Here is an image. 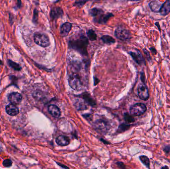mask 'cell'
Segmentation results:
<instances>
[{
    "label": "cell",
    "instance_id": "1",
    "mask_svg": "<svg viewBox=\"0 0 170 169\" xmlns=\"http://www.w3.org/2000/svg\"><path fill=\"white\" fill-rule=\"evenodd\" d=\"M88 44L86 37L82 36L76 39H73L70 42V45L72 48L82 53L86 52V48Z\"/></svg>",
    "mask_w": 170,
    "mask_h": 169
},
{
    "label": "cell",
    "instance_id": "2",
    "mask_svg": "<svg viewBox=\"0 0 170 169\" xmlns=\"http://www.w3.org/2000/svg\"><path fill=\"white\" fill-rule=\"evenodd\" d=\"M35 43L41 47H47L50 45L48 36L43 33H36L34 36Z\"/></svg>",
    "mask_w": 170,
    "mask_h": 169
},
{
    "label": "cell",
    "instance_id": "3",
    "mask_svg": "<svg viewBox=\"0 0 170 169\" xmlns=\"http://www.w3.org/2000/svg\"><path fill=\"white\" fill-rule=\"evenodd\" d=\"M147 110L146 105L142 103H137L131 107L130 112L132 115L140 116Z\"/></svg>",
    "mask_w": 170,
    "mask_h": 169
},
{
    "label": "cell",
    "instance_id": "4",
    "mask_svg": "<svg viewBox=\"0 0 170 169\" xmlns=\"http://www.w3.org/2000/svg\"><path fill=\"white\" fill-rule=\"evenodd\" d=\"M69 84L74 90L79 91L83 88V82L77 75H72L69 78Z\"/></svg>",
    "mask_w": 170,
    "mask_h": 169
},
{
    "label": "cell",
    "instance_id": "5",
    "mask_svg": "<svg viewBox=\"0 0 170 169\" xmlns=\"http://www.w3.org/2000/svg\"><path fill=\"white\" fill-rule=\"evenodd\" d=\"M114 34L118 39L124 41L129 40L131 38V34L130 31L123 28H118L115 30Z\"/></svg>",
    "mask_w": 170,
    "mask_h": 169
},
{
    "label": "cell",
    "instance_id": "6",
    "mask_svg": "<svg viewBox=\"0 0 170 169\" xmlns=\"http://www.w3.org/2000/svg\"><path fill=\"white\" fill-rule=\"evenodd\" d=\"M138 95L139 98L143 100L146 101L149 97V91L145 84H140L138 87Z\"/></svg>",
    "mask_w": 170,
    "mask_h": 169
},
{
    "label": "cell",
    "instance_id": "7",
    "mask_svg": "<svg viewBox=\"0 0 170 169\" xmlns=\"http://www.w3.org/2000/svg\"><path fill=\"white\" fill-rule=\"evenodd\" d=\"M8 98L11 104L16 105L19 104L22 101L23 98L20 93L14 92L10 94L8 96Z\"/></svg>",
    "mask_w": 170,
    "mask_h": 169
},
{
    "label": "cell",
    "instance_id": "8",
    "mask_svg": "<svg viewBox=\"0 0 170 169\" xmlns=\"http://www.w3.org/2000/svg\"><path fill=\"white\" fill-rule=\"evenodd\" d=\"M94 127L98 131L105 132L109 129V125L104 120H98L94 123Z\"/></svg>",
    "mask_w": 170,
    "mask_h": 169
},
{
    "label": "cell",
    "instance_id": "9",
    "mask_svg": "<svg viewBox=\"0 0 170 169\" xmlns=\"http://www.w3.org/2000/svg\"><path fill=\"white\" fill-rule=\"evenodd\" d=\"M130 54L134 61L137 62L138 64L141 65L145 63L144 58L139 51L136 50V51L131 52H130Z\"/></svg>",
    "mask_w": 170,
    "mask_h": 169
},
{
    "label": "cell",
    "instance_id": "10",
    "mask_svg": "<svg viewBox=\"0 0 170 169\" xmlns=\"http://www.w3.org/2000/svg\"><path fill=\"white\" fill-rule=\"evenodd\" d=\"M6 111L9 115L14 116L19 114V109L16 105L10 104L8 105L6 107Z\"/></svg>",
    "mask_w": 170,
    "mask_h": 169
},
{
    "label": "cell",
    "instance_id": "11",
    "mask_svg": "<svg viewBox=\"0 0 170 169\" xmlns=\"http://www.w3.org/2000/svg\"><path fill=\"white\" fill-rule=\"evenodd\" d=\"M71 28L72 24L71 23L66 22L63 24L60 28V34L61 36H67L71 30Z\"/></svg>",
    "mask_w": 170,
    "mask_h": 169
},
{
    "label": "cell",
    "instance_id": "12",
    "mask_svg": "<svg viewBox=\"0 0 170 169\" xmlns=\"http://www.w3.org/2000/svg\"><path fill=\"white\" fill-rule=\"evenodd\" d=\"M48 110L49 113L55 118H58L61 115V111L59 108L55 105H49Z\"/></svg>",
    "mask_w": 170,
    "mask_h": 169
},
{
    "label": "cell",
    "instance_id": "13",
    "mask_svg": "<svg viewBox=\"0 0 170 169\" xmlns=\"http://www.w3.org/2000/svg\"><path fill=\"white\" fill-rule=\"evenodd\" d=\"M163 4V2L159 1H153L149 3V7L153 12H159Z\"/></svg>",
    "mask_w": 170,
    "mask_h": 169
},
{
    "label": "cell",
    "instance_id": "14",
    "mask_svg": "<svg viewBox=\"0 0 170 169\" xmlns=\"http://www.w3.org/2000/svg\"><path fill=\"white\" fill-rule=\"evenodd\" d=\"M56 142L58 145H60L61 147H65L69 144L70 140L67 137L60 136L57 137L56 139Z\"/></svg>",
    "mask_w": 170,
    "mask_h": 169
},
{
    "label": "cell",
    "instance_id": "15",
    "mask_svg": "<svg viewBox=\"0 0 170 169\" xmlns=\"http://www.w3.org/2000/svg\"><path fill=\"white\" fill-rule=\"evenodd\" d=\"M170 12V1H167L164 2L159 12L161 15L165 16Z\"/></svg>",
    "mask_w": 170,
    "mask_h": 169
},
{
    "label": "cell",
    "instance_id": "16",
    "mask_svg": "<svg viewBox=\"0 0 170 169\" xmlns=\"http://www.w3.org/2000/svg\"><path fill=\"white\" fill-rule=\"evenodd\" d=\"M63 12L62 8L60 7H55L53 8L51 12L50 16L53 19H56L62 16Z\"/></svg>",
    "mask_w": 170,
    "mask_h": 169
},
{
    "label": "cell",
    "instance_id": "17",
    "mask_svg": "<svg viewBox=\"0 0 170 169\" xmlns=\"http://www.w3.org/2000/svg\"><path fill=\"white\" fill-rule=\"evenodd\" d=\"M75 106L78 110H84L87 108L86 103L82 100H77L75 103Z\"/></svg>",
    "mask_w": 170,
    "mask_h": 169
},
{
    "label": "cell",
    "instance_id": "18",
    "mask_svg": "<svg viewBox=\"0 0 170 169\" xmlns=\"http://www.w3.org/2000/svg\"><path fill=\"white\" fill-rule=\"evenodd\" d=\"M113 15L111 13H108L107 15H104V16H101L98 18V22L99 23H104L109 19L110 17H113Z\"/></svg>",
    "mask_w": 170,
    "mask_h": 169
},
{
    "label": "cell",
    "instance_id": "19",
    "mask_svg": "<svg viewBox=\"0 0 170 169\" xmlns=\"http://www.w3.org/2000/svg\"><path fill=\"white\" fill-rule=\"evenodd\" d=\"M101 39L104 43L113 44L115 42V40L109 35H104L103 36Z\"/></svg>",
    "mask_w": 170,
    "mask_h": 169
},
{
    "label": "cell",
    "instance_id": "20",
    "mask_svg": "<svg viewBox=\"0 0 170 169\" xmlns=\"http://www.w3.org/2000/svg\"><path fill=\"white\" fill-rule=\"evenodd\" d=\"M139 159L144 165L146 166L148 169H150V160L147 156H140Z\"/></svg>",
    "mask_w": 170,
    "mask_h": 169
},
{
    "label": "cell",
    "instance_id": "21",
    "mask_svg": "<svg viewBox=\"0 0 170 169\" xmlns=\"http://www.w3.org/2000/svg\"><path fill=\"white\" fill-rule=\"evenodd\" d=\"M102 12H103L102 10L98 8H93V9H91L90 11V15L94 16V17L100 15Z\"/></svg>",
    "mask_w": 170,
    "mask_h": 169
},
{
    "label": "cell",
    "instance_id": "22",
    "mask_svg": "<svg viewBox=\"0 0 170 169\" xmlns=\"http://www.w3.org/2000/svg\"><path fill=\"white\" fill-rule=\"evenodd\" d=\"M87 35L89 40H91V41L95 40L97 39V35H96V33L93 30H89L88 31Z\"/></svg>",
    "mask_w": 170,
    "mask_h": 169
},
{
    "label": "cell",
    "instance_id": "23",
    "mask_svg": "<svg viewBox=\"0 0 170 169\" xmlns=\"http://www.w3.org/2000/svg\"><path fill=\"white\" fill-rule=\"evenodd\" d=\"M130 125H126V124H121L120 125V127H119V130H118V132H124L125 131L128 130L130 128Z\"/></svg>",
    "mask_w": 170,
    "mask_h": 169
},
{
    "label": "cell",
    "instance_id": "24",
    "mask_svg": "<svg viewBox=\"0 0 170 169\" xmlns=\"http://www.w3.org/2000/svg\"><path fill=\"white\" fill-rule=\"evenodd\" d=\"M125 119L127 122H134V119L128 114H125Z\"/></svg>",
    "mask_w": 170,
    "mask_h": 169
},
{
    "label": "cell",
    "instance_id": "25",
    "mask_svg": "<svg viewBox=\"0 0 170 169\" xmlns=\"http://www.w3.org/2000/svg\"><path fill=\"white\" fill-rule=\"evenodd\" d=\"M12 162L10 159L5 160V161L3 162V165H4L5 167H10L12 165Z\"/></svg>",
    "mask_w": 170,
    "mask_h": 169
},
{
    "label": "cell",
    "instance_id": "26",
    "mask_svg": "<svg viewBox=\"0 0 170 169\" xmlns=\"http://www.w3.org/2000/svg\"><path fill=\"white\" fill-rule=\"evenodd\" d=\"M86 2H76L75 4V6L77 7H82L84 5Z\"/></svg>",
    "mask_w": 170,
    "mask_h": 169
},
{
    "label": "cell",
    "instance_id": "27",
    "mask_svg": "<svg viewBox=\"0 0 170 169\" xmlns=\"http://www.w3.org/2000/svg\"><path fill=\"white\" fill-rule=\"evenodd\" d=\"M117 164H118V165L120 167V168H121V169H124L125 168V165H124L123 163H121V162H118V163H117Z\"/></svg>",
    "mask_w": 170,
    "mask_h": 169
},
{
    "label": "cell",
    "instance_id": "28",
    "mask_svg": "<svg viewBox=\"0 0 170 169\" xmlns=\"http://www.w3.org/2000/svg\"><path fill=\"white\" fill-rule=\"evenodd\" d=\"M57 164H58V165L60 166V167H62V168H63L64 169H68V167H66V166L63 165V164H60L59 163H57Z\"/></svg>",
    "mask_w": 170,
    "mask_h": 169
},
{
    "label": "cell",
    "instance_id": "29",
    "mask_svg": "<svg viewBox=\"0 0 170 169\" xmlns=\"http://www.w3.org/2000/svg\"><path fill=\"white\" fill-rule=\"evenodd\" d=\"M150 50H151V51H152V53H155V54H156V50L154 48H150Z\"/></svg>",
    "mask_w": 170,
    "mask_h": 169
},
{
    "label": "cell",
    "instance_id": "30",
    "mask_svg": "<svg viewBox=\"0 0 170 169\" xmlns=\"http://www.w3.org/2000/svg\"><path fill=\"white\" fill-rule=\"evenodd\" d=\"M161 169H169V167H168V166H164V167H162V168H161Z\"/></svg>",
    "mask_w": 170,
    "mask_h": 169
},
{
    "label": "cell",
    "instance_id": "31",
    "mask_svg": "<svg viewBox=\"0 0 170 169\" xmlns=\"http://www.w3.org/2000/svg\"><path fill=\"white\" fill-rule=\"evenodd\" d=\"M0 152H1V151H0Z\"/></svg>",
    "mask_w": 170,
    "mask_h": 169
}]
</instances>
